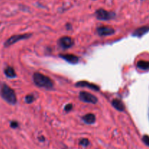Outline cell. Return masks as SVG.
Here are the masks:
<instances>
[{
    "label": "cell",
    "instance_id": "5",
    "mask_svg": "<svg viewBox=\"0 0 149 149\" xmlns=\"http://www.w3.org/2000/svg\"><path fill=\"white\" fill-rule=\"evenodd\" d=\"M79 97L80 100L85 103H93V104H95L97 102V98L94 95L89 93L87 92H80L79 95Z\"/></svg>",
    "mask_w": 149,
    "mask_h": 149
},
{
    "label": "cell",
    "instance_id": "2",
    "mask_svg": "<svg viewBox=\"0 0 149 149\" xmlns=\"http://www.w3.org/2000/svg\"><path fill=\"white\" fill-rule=\"evenodd\" d=\"M33 82L37 87L41 88L51 89L53 87V81L50 78L41 73H35L33 76Z\"/></svg>",
    "mask_w": 149,
    "mask_h": 149
},
{
    "label": "cell",
    "instance_id": "15",
    "mask_svg": "<svg viewBox=\"0 0 149 149\" xmlns=\"http://www.w3.org/2000/svg\"><path fill=\"white\" fill-rule=\"evenodd\" d=\"M90 144V141H89L88 139L87 138H82L81 141H79V145L81 146L86 147Z\"/></svg>",
    "mask_w": 149,
    "mask_h": 149
},
{
    "label": "cell",
    "instance_id": "11",
    "mask_svg": "<svg viewBox=\"0 0 149 149\" xmlns=\"http://www.w3.org/2000/svg\"><path fill=\"white\" fill-rule=\"evenodd\" d=\"M112 106L116 109V110L119 111H124L125 109V106L124 103L121 101L120 100L118 99H114L112 101Z\"/></svg>",
    "mask_w": 149,
    "mask_h": 149
},
{
    "label": "cell",
    "instance_id": "10",
    "mask_svg": "<svg viewBox=\"0 0 149 149\" xmlns=\"http://www.w3.org/2000/svg\"><path fill=\"white\" fill-rule=\"evenodd\" d=\"M149 31V26H142L141 28L137 29L135 31L133 32L132 35L134 36H137V37H141L146 33H148Z\"/></svg>",
    "mask_w": 149,
    "mask_h": 149
},
{
    "label": "cell",
    "instance_id": "17",
    "mask_svg": "<svg viewBox=\"0 0 149 149\" xmlns=\"http://www.w3.org/2000/svg\"><path fill=\"white\" fill-rule=\"evenodd\" d=\"M143 143L146 144V145L149 146V136L148 135H144V136L143 137Z\"/></svg>",
    "mask_w": 149,
    "mask_h": 149
},
{
    "label": "cell",
    "instance_id": "12",
    "mask_svg": "<svg viewBox=\"0 0 149 149\" xmlns=\"http://www.w3.org/2000/svg\"><path fill=\"white\" fill-rule=\"evenodd\" d=\"M95 116L93 113H87V114L84 115L82 117V120L86 124H88V125H91V124L95 123Z\"/></svg>",
    "mask_w": 149,
    "mask_h": 149
},
{
    "label": "cell",
    "instance_id": "14",
    "mask_svg": "<svg viewBox=\"0 0 149 149\" xmlns=\"http://www.w3.org/2000/svg\"><path fill=\"white\" fill-rule=\"evenodd\" d=\"M4 74H5L6 77H8V78H15V77H16L15 71V70L10 66L7 67V68H5V70H4Z\"/></svg>",
    "mask_w": 149,
    "mask_h": 149
},
{
    "label": "cell",
    "instance_id": "3",
    "mask_svg": "<svg viewBox=\"0 0 149 149\" xmlns=\"http://www.w3.org/2000/svg\"><path fill=\"white\" fill-rule=\"evenodd\" d=\"M95 15V17H97V19L100 20H111V19L114 18L115 16H116V14L113 12H109L102 8L96 10Z\"/></svg>",
    "mask_w": 149,
    "mask_h": 149
},
{
    "label": "cell",
    "instance_id": "1",
    "mask_svg": "<svg viewBox=\"0 0 149 149\" xmlns=\"http://www.w3.org/2000/svg\"><path fill=\"white\" fill-rule=\"evenodd\" d=\"M0 95L10 104L15 105L17 103V97L14 90L5 83L1 84L0 87Z\"/></svg>",
    "mask_w": 149,
    "mask_h": 149
},
{
    "label": "cell",
    "instance_id": "9",
    "mask_svg": "<svg viewBox=\"0 0 149 149\" xmlns=\"http://www.w3.org/2000/svg\"><path fill=\"white\" fill-rule=\"evenodd\" d=\"M60 57L65 60L66 62L70 63L72 64H76L79 62V59L77 55H74L73 54H63V55H60Z\"/></svg>",
    "mask_w": 149,
    "mask_h": 149
},
{
    "label": "cell",
    "instance_id": "18",
    "mask_svg": "<svg viewBox=\"0 0 149 149\" xmlns=\"http://www.w3.org/2000/svg\"><path fill=\"white\" fill-rule=\"evenodd\" d=\"M72 109H73V105L71 104V103H69V104H67L66 106H65V108H64V109H65V111L66 112L70 111H71Z\"/></svg>",
    "mask_w": 149,
    "mask_h": 149
},
{
    "label": "cell",
    "instance_id": "13",
    "mask_svg": "<svg viewBox=\"0 0 149 149\" xmlns=\"http://www.w3.org/2000/svg\"><path fill=\"white\" fill-rule=\"evenodd\" d=\"M137 67L141 70L148 71V70H149V61H138V63H137Z\"/></svg>",
    "mask_w": 149,
    "mask_h": 149
},
{
    "label": "cell",
    "instance_id": "19",
    "mask_svg": "<svg viewBox=\"0 0 149 149\" xmlns=\"http://www.w3.org/2000/svg\"><path fill=\"white\" fill-rule=\"evenodd\" d=\"M10 126H11L12 128H17L18 127V123L17 122H15V121H13L10 123Z\"/></svg>",
    "mask_w": 149,
    "mask_h": 149
},
{
    "label": "cell",
    "instance_id": "4",
    "mask_svg": "<svg viewBox=\"0 0 149 149\" xmlns=\"http://www.w3.org/2000/svg\"><path fill=\"white\" fill-rule=\"evenodd\" d=\"M31 36V34H29V33L13 35V36H12L11 37H10L7 41H6L5 43H4V47H7L11 46L13 44L16 43V42H19V41L28 39V38L30 37Z\"/></svg>",
    "mask_w": 149,
    "mask_h": 149
},
{
    "label": "cell",
    "instance_id": "16",
    "mask_svg": "<svg viewBox=\"0 0 149 149\" xmlns=\"http://www.w3.org/2000/svg\"><path fill=\"white\" fill-rule=\"evenodd\" d=\"M25 100H26V102L27 103H31L34 100V97L32 95H28L26 96Z\"/></svg>",
    "mask_w": 149,
    "mask_h": 149
},
{
    "label": "cell",
    "instance_id": "7",
    "mask_svg": "<svg viewBox=\"0 0 149 149\" xmlns=\"http://www.w3.org/2000/svg\"><path fill=\"white\" fill-rule=\"evenodd\" d=\"M97 32L100 36H109L114 33L115 30L111 27L109 26H100L97 29Z\"/></svg>",
    "mask_w": 149,
    "mask_h": 149
},
{
    "label": "cell",
    "instance_id": "8",
    "mask_svg": "<svg viewBox=\"0 0 149 149\" xmlns=\"http://www.w3.org/2000/svg\"><path fill=\"white\" fill-rule=\"evenodd\" d=\"M76 86H77V87H87V88L91 89V90H95V91H98V90H100L98 86L88 82V81H79V82L76 83Z\"/></svg>",
    "mask_w": 149,
    "mask_h": 149
},
{
    "label": "cell",
    "instance_id": "6",
    "mask_svg": "<svg viewBox=\"0 0 149 149\" xmlns=\"http://www.w3.org/2000/svg\"><path fill=\"white\" fill-rule=\"evenodd\" d=\"M58 44L63 49H68L74 45V42L72 38H71L70 36H63L59 39Z\"/></svg>",
    "mask_w": 149,
    "mask_h": 149
}]
</instances>
